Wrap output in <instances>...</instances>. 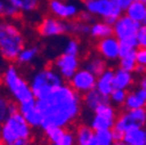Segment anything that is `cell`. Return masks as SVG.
<instances>
[{
    "label": "cell",
    "mask_w": 146,
    "mask_h": 145,
    "mask_svg": "<svg viewBox=\"0 0 146 145\" xmlns=\"http://www.w3.org/2000/svg\"><path fill=\"white\" fill-rule=\"evenodd\" d=\"M82 99L70 85L63 84L44 98L35 100V104L42 116L41 128L48 126L66 128L74 122L81 112Z\"/></svg>",
    "instance_id": "6da1fadb"
},
{
    "label": "cell",
    "mask_w": 146,
    "mask_h": 145,
    "mask_svg": "<svg viewBox=\"0 0 146 145\" xmlns=\"http://www.w3.org/2000/svg\"><path fill=\"white\" fill-rule=\"evenodd\" d=\"M25 47V36L19 26L11 20L0 19V56L14 62Z\"/></svg>",
    "instance_id": "7a4b0ae2"
},
{
    "label": "cell",
    "mask_w": 146,
    "mask_h": 145,
    "mask_svg": "<svg viewBox=\"0 0 146 145\" xmlns=\"http://www.w3.org/2000/svg\"><path fill=\"white\" fill-rule=\"evenodd\" d=\"M3 82L17 106L35 101L29 82L23 79L15 66L9 65L6 67L3 74Z\"/></svg>",
    "instance_id": "3957f363"
},
{
    "label": "cell",
    "mask_w": 146,
    "mask_h": 145,
    "mask_svg": "<svg viewBox=\"0 0 146 145\" xmlns=\"http://www.w3.org/2000/svg\"><path fill=\"white\" fill-rule=\"evenodd\" d=\"M63 84V78L53 69L48 67L35 72L30 79L29 86L35 100H38Z\"/></svg>",
    "instance_id": "277c9868"
},
{
    "label": "cell",
    "mask_w": 146,
    "mask_h": 145,
    "mask_svg": "<svg viewBox=\"0 0 146 145\" xmlns=\"http://www.w3.org/2000/svg\"><path fill=\"white\" fill-rule=\"evenodd\" d=\"M31 137V128L25 121L20 112L9 114L5 121L0 124V138L4 145L12 143L16 139L30 138Z\"/></svg>",
    "instance_id": "5b68a950"
},
{
    "label": "cell",
    "mask_w": 146,
    "mask_h": 145,
    "mask_svg": "<svg viewBox=\"0 0 146 145\" xmlns=\"http://www.w3.org/2000/svg\"><path fill=\"white\" fill-rule=\"evenodd\" d=\"M84 6L93 16L101 17L111 26L123 13L115 0H85Z\"/></svg>",
    "instance_id": "8992f818"
},
{
    "label": "cell",
    "mask_w": 146,
    "mask_h": 145,
    "mask_svg": "<svg viewBox=\"0 0 146 145\" xmlns=\"http://www.w3.org/2000/svg\"><path fill=\"white\" fill-rule=\"evenodd\" d=\"M37 30L43 37H57L64 34H72V21L60 20L56 16H48L41 21Z\"/></svg>",
    "instance_id": "52a82bcc"
},
{
    "label": "cell",
    "mask_w": 146,
    "mask_h": 145,
    "mask_svg": "<svg viewBox=\"0 0 146 145\" xmlns=\"http://www.w3.org/2000/svg\"><path fill=\"white\" fill-rule=\"evenodd\" d=\"M146 123V110L145 108L138 109H130L121 114L116 117L113 129L118 130L121 132H125L126 130L136 128V126H144Z\"/></svg>",
    "instance_id": "ba28073f"
},
{
    "label": "cell",
    "mask_w": 146,
    "mask_h": 145,
    "mask_svg": "<svg viewBox=\"0 0 146 145\" xmlns=\"http://www.w3.org/2000/svg\"><path fill=\"white\" fill-rule=\"evenodd\" d=\"M95 115L90 120V128L94 131L113 129L115 120H116V110L115 108L109 103H102L94 110Z\"/></svg>",
    "instance_id": "9c48e42d"
},
{
    "label": "cell",
    "mask_w": 146,
    "mask_h": 145,
    "mask_svg": "<svg viewBox=\"0 0 146 145\" xmlns=\"http://www.w3.org/2000/svg\"><path fill=\"white\" fill-rule=\"evenodd\" d=\"M49 9L53 16L65 21L77 19L80 13L79 6L77 4L66 1V0H49Z\"/></svg>",
    "instance_id": "30bf717a"
},
{
    "label": "cell",
    "mask_w": 146,
    "mask_h": 145,
    "mask_svg": "<svg viewBox=\"0 0 146 145\" xmlns=\"http://www.w3.org/2000/svg\"><path fill=\"white\" fill-rule=\"evenodd\" d=\"M70 86L79 94H85L88 90L94 89L96 77L86 69H78L77 72L70 79Z\"/></svg>",
    "instance_id": "8fae6325"
},
{
    "label": "cell",
    "mask_w": 146,
    "mask_h": 145,
    "mask_svg": "<svg viewBox=\"0 0 146 145\" xmlns=\"http://www.w3.org/2000/svg\"><path fill=\"white\" fill-rule=\"evenodd\" d=\"M139 27L140 25L131 20L129 16L121 15L113 25V35L118 41L132 39V37H136V34Z\"/></svg>",
    "instance_id": "7c38bea8"
},
{
    "label": "cell",
    "mask_w": 146,
    "mask_h": 145,
    "mask_svg": "<svg viewBox=\"0 0 146 145\" xmlns=\"http://www.w3.org/2000/svg\"><path fill=\"white\" fill-rule=\"evenodd\" d=\"M80 66L79 57L62 53L57 57V59L53 63V70L63 78V80H68L73 74L77 72Z\"/></svg>",
    "instance_id": "4fadbf2b"
},
{
    "label": "cell",
    "mask_w": 146,
    "mask_h": 145,
    "mask_svg": "<svg viewBox=\"0 0 146 145\" xmlns=\"http://www.w3.org/2000/svg\"><path fill=\"white\" fill-rule=\"evenodd\" d=\"M98 52L106 61L114 63L119 58V41L114 35L101 39L98 42Z\"/></svg>",
    "instance_id": "5bb4252c"
},
{
    "label": "cell",
    "mask_w": 146,
    "mask_h": 145,
    "mask_svg": "<svg viewBox=\"0 0 146 145\" xmlns=\"http://www.w3.org/2000/svg\"><path fill=\"white\" fill-rule=\"evenodd\" d=\"M19 112L31 129L33 128H41L42 116L37 109V107L35 104V101L19 104Z\"/></svg>",
    "instance_id": "9a60e30c"
},
{
    "label": "cell",
    "mask_w": 146,
    "mask_h": 145,
    "mask_svg": "<svg viewBox=\"0 0 146 145\" xmlns=\"http://www.w3.org/2000/svg\"><path fill=\"white\" fill-rule=\"evenodd\" d=\"M124 107L126 110L130 109H138V108H145L146 104V88L138 87L132 92L126 94Z\"/></svg>",
    "instance_id": "2e32d148"
},
{
    "label": "cell",
    "mask_w": 146,
    "mask_h": 145,
    "mask_svg": "<svg viewBox=\"0 0 146 145\" xmlns=\"http://www.w3.org/2000/svg\"><path fill=\"white\" fill-rule=\"evenodd\" d=\"M113 77H114V71L113 70H104L100 76L96 77V84H95V89L104 95V96H109L110 92L113 90L114 86H113Z\"/></svg>",
    "instance_id": "e0dca14e"
},
{
    "label": "cell",
    "mask_w": 146,
    "mask_h": 145,
    "mask_svg": "<svg viewBox=\"0 0 146 145\" xmlns=\"http://www.w3.org/2000/svg\"><path fill=\"white\" fill-rule=\"evenodd\" d=\"M133 84V73L122 69H117L114 71L113 77V86L114 88H121L127 90Z\"/></svg>",
    "instance_id": "ac0fdd59"
},
{
    "label": "cell",
    "mask_w": 146,
    "mask_h": 145,
    "mask_svg": "<svg viewBox=\"0 0 146 145\" xmlns=\"http://www.w3.org/2000/svg\"><path fill=\"white\" fill-rule=\"evenodd\" d=\"M123 143L129 145H146V130L144 126H136L124 132Z\"/></svg>",
    "instance_id": "d6986e66"
},
{
    "label": "cell",
    "mask_w": 146,
    "mask_h": 145,
    "mask_svg": "<svg viewBox=\"0 0 146 145\" xmlns=\"http://www.w3.org/2000/svg\"><path fill=\"white\" fill-rule=\"evenodd\" d=\"M125 15L129 16L135 22L139 25L146 23V4L139 1H132V4L125 9Z\"/></svg>",
    "instance_id": "ffe728a7"
},
{
    "label": "cell",
    "mask_w": 146,
    "mask_h": 145,
    "mask_svg": "<svg viewBox=\"0 0 146 145\" xmlns=\"http://www.w3.org/2000/svg\"><path fill=\"white\" fill-rule=\"evenodd\" d=\"M82 102L88 108L90 112H94L99 106H101L102 103H106V102H109V99L104 95H102L99 90H96L95 88L94 89H90L88 90L87 93H85V96L82 99Z\"/></svg>",
    "instance_id": "44dd1931"
},
{
    "label": "cell",
    "mask_w": 146,
    "mask_h": 145,
    "mask_svg": "<svg viewBox=\"0 0 146 145\" xmlns=\"http://www.w3.org/2000/svg\"><path fill=\"white\" fill-rule=\"evenodd\" d=\"M89 35L93 36V37L101 40L108 36L113 35V26L109 25L107 22H94L90 25V29H89Z\"/></svg>",
    "instance_id": "7402d4cb"
},
{
    "label": "cell",
    "mask_w": 146,
    "mask_h": 145,
    "mask_svg": "<svg viewBox=\"0 0 146 145\" xmlns=\"http://www.w3.org/2000/svg\"><path fill=\"white\" fill-rule=\"evenodd\" d=\"M84 69H86L90 73H93L95 77H98L104 70L108 69V66H107V62L101 56H93L86 61Z\"/></svg>",
    "instance_id": "603a6c76"
},
{
    "label": "cell",
    "mask_w": 146,
    "mask_h": 145,
    "mask_svg": "<svg viewBox=\"0 0 146 145\" xmlns=\"http://www.w3.org/2000/svg\"><path fill=\"white\" fill-rule=\"evenodd\" d=\"M20 15V11L12 0H0V19L12 20Z\"/></svg>",
    "instance_id": "cb8c5ba5"
},
{
    "label": "cell",
    "mask_w": 146,
    "mask_h": 145,
    "mask_svg": "<svg viewBox=\"0 0 146 145\" xmlns=\"http://www.w3.org/2000/svg\"><path fill=\"white\" fill-rule=\"evenodd\" d=\"M40 49L36 45H31V47H23V49L20 51V53L16 57V62L17 64L21 65H28L30 63H33L36 57L38 56Z\"/></svg>",
    "instance_id": "d4e9b609"
},
{
    "label": "cell",
    "mask_w": 146,
    "mask_h": 145,
    "mask_svg": "<svg viewBox=\"0 0 146 145\" xmlns=\"http://www.w3.org/2000/svg\"><path fill=\"white\" fill-rule=\"evenodd\" d=\"M93 137H94V130L87 124H81V125L78 126V129L76 131L74 140H76V144L84 145L85 143H87Z\"/></svg>",
    "instance_id": "484cf974"
},
{
    "label": "cell",
    "mask_w": 146,
    "mask_h": 145,
    "mask_svg": "<svg viewBox=\"0 0 146 145\" xmlns=\"http://www.w3.org/2000/svg\"><path fill=\"white\" fill-rule=\"evenodd\" d=\"M20 13H33L40 7L41 0H12Z\"/></svg>",
    "instance_id": "4316f807"
},
{
    "label": "cell",
    "mask_w": 146,
    "mask_h": 145,
    "mask_svg": "<svg viewBox=\"0 0 146 145\" xmlns=\"http://www.w3.org/2000/svg\"><path fill=\"white\" fill-rule=\"evenodd\" d=\"M44 132H45L48 139L51 143H57L63 138V136L65 135L66 130H65V128H62V126L52 125V126H48V128H45Z\"/></svg>",
    "instance_id": "83f0119b"
},
{
    "label": "cell",
    "mask_w": 146,
    "mask_h": 145,
    "mask_svg": "<svg viewBox=\"0 0 146 145\" xmlns=\"http://www.w3.org/2000/svg\"><path fill=\"white\" fill-rule=\"evenodd\" d=\"M138 49V44L136 41V37L126 39L123 41H119V57H123L127 53H131Z\"/></svg>",
    "instance_id": "f1b7e54d"
},
{
    "label": "cell",
    "mask_w": 146,
    "mask_h": 145,
    "mask_svg": "<svg viewBox=\"0 0 146 145\" xmlns=\"http://www.w3.org/2000/svg\"><path fill=\"white\" fill-rule=\"evenodd\" d=\"M118 61H119V69L125 70V71H129V72H132V73H133L135 67L137 65L136 58H135V51L131 52V53H127V55H125L123 57H119Z\"/></svg>",
    "instance_id": "f546056e"
},
{
    "label": "cell",
    "mask_w": 146,
    "mask_h": 145,
    "mask_svg": "<svg viewBox=\"0 0 146 145\" xmlns=\"http://www.w3.org/2000/svg\"><path fill=\"white\" fill-rule=\"evenodd\" d=\"M94 137L99 143V145H111V143L114 142L111 129L94 131Z\"/></svg>",
    "instance_id": "4dcf8cb0"
},
{
    "label": "cell",
    "mask_w": 146,
    "mask_h": 145,
    "mask_svg": "<svg viewBox=\"0 0 146 145\" xmlns=\"http://www.w3.org/2000/svg\"><path fill=\"white\" fill-rule=\"evenodd\" d=\"M81 47L79 41H77L76 39H70L63 50V53H66V55H72V56H77L79 57V53H80Z\"/></svg>",
    "instance_id": "1f68e13d"
},
{
    "label": "cell",
    "mask_w": 146,
    "mask_h": 145,
    "mask_svg": "<svg viewBox=\"0 0 146 145\" xmlns=\"http://www.w3.org/2000/svg\"><path fill=\"white\" fill-rule=\"evenodd\" d=\"M126 94L127 92L125 89H121V88H113V90L109 94L108 99L110 100L111 102H114L115 104H123L124 101H125V98H126Z\"/></svg>",
    "instance_id": "d6a6232c"
},
{
    "label": "cell",
    "mask_w": 146,
    "mask_h": 145,
    "mask_svg": "<svg viewBox=\"0 0 146 145\" xmlns=\"http://www.w3.org/2000/svg\"><path fill=\"white\" fill-rule=\"evenodd\" d=\"M90 29V25L85 23L80 20L72 21V34H79V35H88Z\"/></svg>",
    "instance_id": "836d02e7"
},
{
    "label": "cell",
    "mask_w": 146,
    "mask_h": 145,
    "mask_svg": "<svg viewBox=\"0 0 146 145\" xmlns=\"http://www.w3.org/2000/svg\"><path fill=\"white\" fill-rule=\"evenodd\" d=\"M9 103H11L9 100H7L3 95H0V124H1L5 121V118L9 115V112H8Z\"/></svg>",
    "instance_id": "e575fe53"
},
{
    "label": "cell",
    "mask_w": 146,
    "mask_h": 145,
    "mask_svg": "<svg viewBox=\"0 0 146 145\" xmlns=\"http://www.w3.org/2000/svg\"><path fill=\"white\" fill-rule=\"evenodd\" d=\"M136 41L138 44V48H145L146 47V28L145 25H140L137 34H136Z\"/></svg>",
    "instance_id": "d590c367"
},
{
    "label": "cell",
    "mask_w": 146,
    "mask_h": 145,
    "mask_svg": "<svg viewBox=\"0 0 146 145\" xmlns=\"http://www.w3.org/2000/svg\"><path fill=\"white\" fill-rule=\"evenodd\" d=\"M76 140H74V135L70 131H66L65 135L63 136V138L57 142V143H51V145H74Z\"/></svg>",
    "instance_id": "8d00e7d4"
},
{
    "label": "cell",
    "mask_w": 146,
    "mask_h": 145,
    "mask_svg": "<svg viewBox=\"0 0 146 145\" xmlns=\"http://www.w3.org/2000/svg\"><path fill=\"white\" fill-rule=\"evenodd\" d=\"M135 58H136V63L138 65H146V49L138 48L135 51Z\"/></svg>",
    "instance_id": "74e56055"
},
{
    "label": "cell",
    "mask_w": 146,
    "mask_h": 145,
    "mask_svg": "<svg viewBox=\"0 0 146 145\" xmlns=\"http://www.w3.org/2000/svg\"><path fill=\"white\" fill-rule=\"evenodd\" d=\"M78 17H79L80 21H82V22H85V23H88V25L95 22V16H93L90 13H88L87 11L80 12L79 15H78Z\"/></svg>",
    "instance_id": "f35d334b"
},
{
    "label": "cell",
    "mask_w": 146,
    "mask_h": 145,
    "mask_svg": "<svg viewBox=\"0 0 146 145\" xmlns=\"http://www.w3.org/2000/svg\"><path fill=\"white\" fill-rule=\"evenodd\" d=\"M115 1L118 5V7L122 9V12H125V9L132 4L133 0H115Z\"/></svg>",
    "instance_id": "ab89813d"
},
{
    "label": "cell",
    "mask_w": 146,
    "mask_h": 145,
    "mask_svg": "<svg viewBox=\"0 0 146 145\" xmlns=\"http://www.w3.org/2000/svg\"><path fill=\"white\" fill-rule=\"evenodd\" d=\"M6 145H33V142L30 138H22V139H16Z\"/></svg>",
    "instance_id": "60d3db41"
},
{
    "label": "cell",
    "mask_w": 146,
    "mask_h": 145,
    "mask_svg": "<svg viewBox=\"0 0 146 145\" xmlns=\"http://www.w3.org/2000/svg\"><path fill=\"white\" fill-rule=\"evenodd\" d=\"M111 134H113L114 142H123V136H124L123 132H121L118 130H115V129H111Z\"/></svg>",
    "instance_id": "b9f144b4"
},
{
    "label": "cell",
    "mask_w": 146,
    "mask_h": 145,
    "mask_svg": "<svg viewBox=\"0 0 146 145\" xmlns=\"http://www.w3.org/2000/svg\"><path fill=\"white\" fill-rule=\"evenodd\" d=\"M145 65H136L135 67V71H133V73H137V74H144L145 73Z\"/></svg>",
    "instance_id": "7bdbcfd3"
},
{
    "label": "cell",
    "mask_w": 146,
    "mask_h": 145,
    "mask_svg": "<svg viewBox=\"0 0 146 145\" xmlns=\"http://www.w3.org/2000/svg\"><path fill=\"white\" fill-rule=\"evenodd\" d=\"M84 145H99V143L96 142V139H95V137H93L92 139H89L87 143H85Z\"/></svg>",
    "instance_id": "ee69618b"
},
{
    "label": "cell",
    "mask_w": 146,
    "mask_h": 145,
    "mask_svg": "<svg viewBox=\"0 0 146 145\" xmlns=\"http://www.w3.org/2000/svg\"><path fill=\"white\" fill-rule=\"evenodd\" d=\"M139 87H141V88H146V79H145V77H144V76H143V77H141V79H140Z\"/></svg>",
    "instance_id": "f6af8a7d"
},
{
    "label": "cell",
    "mask_w": 146,
    "mask_h": 145,
    "mask_svg": "<svg viewBox=\"0 0 146 145\" xmlns=\"http://www.w3.org/2000/svg\"><path fill=\"white\" fill-rule=\"evenodd\" d=\"M111 145H124V143L123 142H113Z\"/></svg>",
    "instance_id": "bcb514c9"
},
{
    "label": "cell",
    "mask_w": 146,
    "mask_h": 145,
    "mask_svg": "<svg viewBox=\"0 0 146 145\" xmlns=\"http://www.w3.org/2000/svg\"><path fill=\"white\" fill-rule=\"evenodd\" d=\"M135 1H139V3H144V4H146V0H135Z\"/></svg>",
    "instance_id": "7dc6e473"
},
{
    "label": "cell",
    "mask_w": 146,
    "mask_h": 145,
    "mask_svg": "<svg viewBox=\"0 0 146 145\" xmlns=\"http://www.w3.org/2000/svg\"><path fill=\"white\" fill-rule=\"evenodd\" d=\"M0 145H4V143H3V140H1V138H0Z\"/></svg>",
    "instance_id": "c3c4849f"
},
{
    "label": "cell",
    "mask_w": 146,
    "mask_h": 145,
    "mask_svg": "<svg viewBox=\"0 0 146 145\" xmlns=\"http://www.w3.org/2000/svg\"><path fill=\"white\" fill-rule=\"evenodd\" d=\"M124 145H129V144H125V143H124Z\"/></svg>",
    "instance_id": "681fc988"
}]
</instances>
